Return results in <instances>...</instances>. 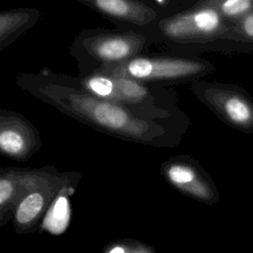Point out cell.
<instances>
[{
  "instance_id": "1",
  "label": "cell",
  "mask_w": 253,
  "mask_h": 253,
  "mask_svg": "<svg viewBox=\"0 0 253 253\" xmlns=\"http://www.w3.org/2000/svg\"><path fill=\"white\" fill-rule=\"evenodd\" d=\"M16 85L68 117L125 141L171 148L178 146L186 133L172 125L141 118L125 106L93 97L75 83L73 76L48 67L19 74Z\"/></svg>"
},
{
  "instance_id": "2",
  "label": "cell",
  "mask_w": 253,
  "mask_h": 253,
  "mask_svg": "<svg viewBox=\"0 0 253 253\" xmlns=\"http://www.w3.org/2000/svg\"><path fill=\"white\" fill-rule=\"evenodd\" d=\"M230 25L214 8L201 0L162 17L148 35L154 43L162 44L179 54L201 56V53L207 51L253 53V45L224 40Z\"/></svg>"
},
{
  "instance_id": "3",
  "label": "cell",
  "mask_w": 253,
  "mask_h": 253,
  "mask_svg": "<svg viewBox=\"0 0 253 253\" xmlns=\"http://www.w3.org/2000/svg\"><path fill=\"white\" fill-rule=\"evenodd\" d=\"M152 44L154 42L146 33L93 28L80 31L69 51L77 62L79 74H88L149 53Z\"/></svg>"
},
{
  "instance_id": "4",
  "label": "cell",
  "mask_w": 253,
  "mask_h": 253,
  "mask_svg": "<svg viewBox=\"0 0 253 253\" xmlns=\"http://www.w3.org/2000/svg\"><path fill=\"white\" fill-rule=\"evenodd\" d=\"M215 65L202 56L179 53H146L121 65L104 68L118 74L156 86L172 88L180 84H191L211 74Z\"/></svg>"
},
{
  "instance_id": "5",
  "label": "cell",
  "mask_w": 253,
  "mask_h": 253,
  "mask_svg": "<svg viewBox=\"0 0 253 253\" xmlns=\"http://www.w3.org/2000/svg\"><path fill=\"white\" fill-rule=\"evenodd\" d=\"M189 88L224 124L239 131L253 133V98L244 88L203 79L191 83Z\"/></svg>"
},
{
  "instance_id": "6",
  "label": "cell",
  "mask_w": 253,
  "mask_h": 253,
  "mask_svg": "<svg viewBox=\"0 0 253 253\" xmlns=\"http://www.w3.org/2000/svg\"><path fill=\"white\" fill-rule=\"evenodd\" d=\"M82 177L78 171H59L27 192L14 210L12 222L15 231L22 234L37 230L60 191L69 184L80 183Z\"/></svg>"
},
{
  "instance_id": "7",
  "label": "cell",
  "mask_w": 253,
  "mask_h": 253,
  "mask_svg": "<svg viewBox=\"0 0 253 253\" xmlns=\"http://www.w3.org/2000/svg\"><path fill=\"white\" fill-rule=\"evenodd\" d=\"M159 173L172 188L179 193L204 203L212 205L218 201L217 188L201 163L188 154H178L163 161Z\"/></svg>"
},
{
  "instance_id": "8",
  "label": "cell",
  "mask_w": 253,
  "mask_h": 253,
  "mask_svg": "<svg viewBox=\"0 0 253 253\" xmlns=\"http://www.w3.org/2000/svg\"><path fill=\"white\" fill-rule=\"evenodd\" d=\"M77 2L123 30L148 34L156 22L164 17L149 0H77Z\"/></svg>"
},
{
  "instance_id": "9",
  "label": "cell",
  "mask_w": 253,
  "mask_h": 253,
  "mask_svg": "<svg viewBox=\"0 0 253 253\" xmlns=\"http://www.w3.org/2000/svg\"><path fill=\"white\" fill-rule=\"evenodd\" d=\"M42 146L40 130L24 115L0 109V152L18 162L29 161Z\"/></svg>"
},
{
  "instance_id": "10",
  "label": "cell",
  "mask_w": 253,
  "mask_h": 253,
  "mask_svg": "<svg viewBox=\"0 0 253 253\" xmlns=\"http://www.w3.org/2000/svg\"><path fill=\"white\" fill-rule=\"evenodd\" d=\"M58 172L54 165L2 167L0 169V226L12 220L18 202L27 192Z\"/></svg>"
},
{
  "instance_id": "11",
  "label": "cell",
  "mask_w": 253,
  "mask_h": 253,
  "mask_svg": "<svg viewBox=\"0 0 253 253\" xmlns=\"http://www.w3.org/2000/svg\"><path fill=\"white\" fill-rule=\"evenodd\" d=\"M42 12L37 8H14L0 12V50L16 42L28 30L38 24Z\"/></svg>"
},
{
  "instance_id": "12",
  "label": "cell",
  "mask_w": 253,
  "mask_h": 253,
  "mask_svg": "<svg viewBox=\"0 0 253 253\" xmlns=\"http://www.w3.org/2000/svg\"><path fill=\"white\" fill-rule=\"evenodd\" d=\"M78 185L79 183H72L60 191L46 212L42 226L46 227L48 224L49 226L47 228H49L50 224L55 223L59 231L64 230L70 218V197L74 194Z\"/></svg>"
},
{
  "instance_id": "13",
  "label": "cell",
  "mask_w": 253,
  "mask_h": 253,
  "mask_svg": "<svg viewBox=\"0 0 253 253\" xmlns=\"http://www.w3.org/2000/svg\"><path fill=\"white\" fill-rule=\"evenodd\" d=\"M214 8L229 23H235L253 13V0H203Z\"/></svg>"
},
{
  "instance_id": "14",
  "label": "cell",
  "mask_w": 253,
  "mask_h": 253,
  "mask_svg": "<svg viewBox=\"0 0 253 253\" xmlns=\"http://www.w3.org/2000/svg\"><path fill=\"white\" fill-rule=\"evenodd\" d=\"M224 40L253 45V13L235 23H231L230 30Z\"/></svg>"
},
{
  "instance_id": "15",
  "label": "cell",
  "mask_w": 253,
  "mask_h": 253,
  "mask_svg": "<svg viewBox=\"0 0 253 253\" xmlns=\"http://www.w3.org/2000/svg\"><path fill=\"white\" fill-rule=\"evenodd\" d=\"M103 253H155V250L139 240L124 238L108 243Z\"/></svg>"
}]
</instances>
